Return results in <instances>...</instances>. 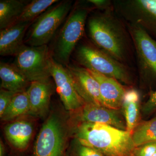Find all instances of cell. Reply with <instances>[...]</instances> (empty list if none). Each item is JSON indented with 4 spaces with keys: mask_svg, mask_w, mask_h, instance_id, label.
Segmentation results:
<instances>
[{
    "mask_svg": "<svg viewBox=\"0 0 156 156\" xmlns=\"http://www.w3.org/2000/svg\"><path fill=\"white\" fill-rule=\"evenodd\" d=\"M112 8L89 17V36L95 47L126 65L131 61L133 43L127 27L114 13Z\"/></svg>",
    "mask_w": 156,
    "mask_h": 156,
    "instance_id": "1",
    "label": "cell"
},
{
    "mask_svg": "<svg viewBox=\"0 0 156 156\" xmlns=\"http://www.w3.org/2000/svg\"><path fill=\"white\" fill-rule=\"evenodd\" d=\"M72 138L106 156H131L135 147L131 133L100 123H71Z\"/></svg>",
    "mask_w": 156,
    "mask_h": 156,
    "instance_id": "2",
    "label": "cell"
},
{
    "mask_svg": "<svg viewBox=\"0 0 156 156\" xmlns=\"http://www.w3.org/2000/svg\"><path fill=\"white\" fill-rule=\"evenodd\" d=\"M71 137L69 112L66 110L53 109L39 131L32 156H67Z\"/></svg>",
    "mask_w": 156,
    "mask_h": 156,
    "instance_id": "3",
    "label": "cell"
},
{
    "mask_svg": "<svg viewBox=\"0 0 156 156\" xmlns=\"http://www.w3.org/2000/svg\"><path fill=\"white\" fill-rule=\"evenodd\" d=\"M91 9L79 5L74 7L54 42L51 50L52 56L63 66L68 65L76 45L83 36L85 23Z\"/></svg>",
    "mask_w": 156,
    "mask_h": 156,
    "instance_id": "4",
    "label": "cell"
},
{
    "mask_svg": "<svg viewBox=\"0 0 156 156\" xmlns=\"http://www.w3.org/2000/svg\"><path fill=\"white\" fill-rule=\"evenodd\" d=\"M78 62L84 68L113 78L127 85L132 83L128 65L115 59L95 46L81 45L76 52Z\"/></svg>",
    "mask_w": 156,
    "mask_h": 156,
    "instance_id": "5",
    "label": "cell"
},
{
    "mask_svg": "<svg viewBox=\"0 0 156 156\" xmlns=\"http://www.w3.org/2000/svg\"><path fill=\"white\" fill-rule=\"evenodd\" d=\"M72 2L62 1L38 17L26 34L24 44L31 47L47 45L71 10Z\"/></svg>",
    "mask_w": 156,
    "mask_h": 156,
    "instance_id": "6",
    "label": "cell"
},
{
    "mask_svg": "<svg viewBox=\"0 0 156 156\" xmlns=\"http://www.w3.org/2000/svg\"><path fill=\"white\" fill-rule=\"evenodd\" d=\"M15 57L13 64L31 83L49 80L51 77L50 62L52 56L47 45H25Z\"/></svg>",
    "mask_w": 156,
    "mask_h": 156,
    "instance_id": "7",
    "label": "cell"
},
{
    "mask_svg": "<svg viewBox=\"0 0 156 156\" xmlns=\"http://www.w3.org/2000/svg\"><path fill=\"white\" fill-rule=\"evenodd\" d=\"M137 61L140 74L144 79L156 80V40L139 26L127 23Z\"/></svg>",
    "mask_w": 156,
    "mask_h": 156,
    "instance_id": "8",
    "label": "cell"
},
{
    "mask_svg": "<svg viewBox=\"0 0 156 156\" xmlns=\"http://www.w3.org/2000/svg\"><path fill=\"white\" fill-rule=\"evenodd\" d=\"M112 2L114 10L127 23L139 26L156 37V0H119Z\"/></svg>",
    "mask_w": 156,
    "mask_h": 156,
    "instance_id": "9",
    "label": "cell"
},
{
    "mask_svg": "<svg viewBox=\"0 0 156 156\" xmlns=\"http://www.w3.org/2000/svg\"><path fill=\"white\" fill-rule=\"evenodd\" d=\"M72 124L100 123L126 131V125L122 110H115L92 104L85 105L75 111L69 112Z\"/></svg>",
    "mask_w": 156,
    "mask_h": 156,
    "instance_id": "10",
    "label": "cell"
},
{
    "mask_svg": "<svg viewBox=\"0 0 156 156\" xmlns=\"http://www.w3.org/2000/svg\"><path fill=\"white\" fill-rule=\"evenodd\" d=\"M50 65L51 77L65 109L71 112L81 108L86 103L78 93L66 68L55 61L53 56Z\"/></svg>",
    "mask_w": 156,
    "mask_h": 156,
    "instance_id": "11",
    "label": "cell"
},
{
    "mask_svg": "<svg viewBox=\"0 0 156 156\" xmlns=\"http://www.w3.org/2000/svg\"><path fill=\"white\" fill-rule=\"evenodd\" d=\"M78 93L85 103L105 106L97 80L87 69L80 66H66Z\"/></svg>",
    "mask_w": 156,
    "mask_h": 156,
    "instance_id": "12",
    "label": "cell"
},
{
    "mask_svg": "<svg viewBox=\"0 0 156 156\" xmlns=\"http://www.w3.org/2000/svg\"><path fill=\"white\" fill-rule=\"evenodd\" d=\"M53 85L50 79L34 81L27 89L30 103L28 116L44 117L49 112Z\"/></svg>",
    "mask_w": 156,
    "mask_h": 156,
    "instance_id": "13",
    "label": "cell"
},
{
    "mask_svg": "<svg viewBox=\"0 0 156 156\" xmlns=\"http://www.w3.org/2000/svg\"><path fill=\"white\" fill-rule=\"evenodd\" d=\"M33 22H19L0 32V55L15 56L25 44L27 30Z\"/></svg>",
    "mask_w": 156,
    "mask_h": 156,
    "instance_id": "14",
    "label": "cell"
},
{
    "mask_svg": "<svg viewBox=\"0 0 156 156\" xmlns=\"http://www.w3.org/2000/svg\"><path fill=\"white\" fill-rule=\"evenodd\" d=\"M5 134L9 143L22 151L28 147L34 131L33 121L29 118H20L11 122L5 128Z\"/></svg>",
    "mask_w": 156,
    "mask_h": 156,
    "instance_id": "15",
    "label": "cell"
},
{
    "mask_svg": "<svg viewBox=\"0 0 156 156\" xmlns=\"http://www.w3.org/2000/svg\"><path fill=\"white\" fill-rule=\"evenodd\" d=\"M89 71L99 84L101 96L104 106L113 109H121L127 89L114 79Z\"/></svg>",
    "mask_w": 156,
    "mask_h": 156,
    "instance_id": "16",
    "label": "cell"
},
{
    "mask_svg": "<svg viewBox=\"0 0 156 156\" xmlns=\"http://www.w3.org/2000/svg\"><path fill=\"white\" fill-rule=\"evenodd\" d=\"M1 89L17 93L25 92L31 82L13 64L1 62L0 63Z\"/></svg>",
    "mask_w": 156,
    "mask_h": 156,
    "instance_id": "17",
    "label": "cell"
},
{
    "mask_svg": "<svg viewBox=\"0 0 156 156\" xmlns=\"http://www.w3.org/2000/svg\"><path fill=\"white\" fill-rule=\"evenodd\" d=\"M121 110L126 121V131L131 134L140 122V95L137 90L127 89Z\"/></svg>",
    "mask_w": 156,
    "mask_h": 156,
    "instance_id": "18",
    "label": "cell"
},
{
    "mask_svg": "<svg viewBox=\"0 0 156 156\" xmlns=\"http://www.w3.org/2000/svg\"><path fill=\"white\" fill-rule=\"evenodd\" d=\"M28 2L20 0H1L0 29L15 24Z\"/></svg>",
    "mask_w": 156,
    "mask_h": 156,
    "instance_id": "19",
    "label": "cell"
},
{
    "mask_svg": "<svg viewBox=\"0 0 156 156\" xmlns=\"http://www.w3.org/2000/svg\"><path fill=\"white\" fill-rule=\"evenodd\" d=\"M29 111V100L27 90L14 95L0 118L2 121L11 122L21 117L28 116Z\"/></svg>",
    "mask_w": 156,
    "mask_h": 156,
    "instance_id": "20",
    "label": "cell"
},
{
    "mask_svg": "<svg viewBox=\"0 0 156 156\" xmlns=\"http://www.w3.org/2000/svg\"><path fill=\"white\" fill-rule=\"evenodd\" d=\"M131 137L136 147L156 142V116L148 121L140 122L131 133Z\"/></svg>",
    "mask_w": 156,
    "mask_h": 156,
    "instance_id": "21",
    "label": "cell"
},
{
    "mask_svg": "<svg viewBox=\"0 0 156 156\" xmlns=\"http://www.w3.org/2000/svg\"><path fill=\"white\" fill-rule=\"evenodd\" d=\"M58 2L57 0H34L29 2L16 23L34 22L50 6Z\"/></svg>",
    "mask_w": 156,
    "mask_h": 156,
    "instance_id": "22",
    "label": "cell"
},
{
    "mask_svg": "<svg viewBox=\"0 0 156 156\" xmlns=\"http://www.w3.org/2000/svg\"><path fill=\"white\" fill-rule=\"evenodd\" d=\"M67 156H106L92 148L82 144L73 138L68 149Z\"/></svg>",
    "mask_w": 156,
    "mask_h": 156,
    "instance_id": "23",
    "label": "cell"
},
{
    "mask_svg": "<svg viewBox=\"0 0 156 156\" xmlns=\"http://www.w3.org/2000/svg\"><path fill=\"white\" fill-rule=\"evenodd\" d=\"M143 115H149L156 111V90L150 91L149 97L141 108Z\"/></svg>",
    "mask_w": 156,
    "mask_h": 156,
    "instance_id": "24",
    "label": "cell"
},
{
    "mask_svg": "<svg viewBox=\"0 0 156 156\" xmlns=\"http://www.w3.org/2000/svg\"><path fill=\"white\" fill-rule=\"evenodd\" d=\"M156 152V142H152L135 148L133 154L135 156H153Z\"/></svg>",
    "mask_w": 156,
    "mask_h": 156,
    "instance_id": "25",
    "label": "cell"
},
{
    "mask_svg": "<svg viewBox=\"0 0 156 156\" xmlns=\"http://www.w3.org/2000/svg\"><path fill=\"white\" fill-rule=\"evenodd\" d=\"M15 92L1 89L0 90V116L2 115L7 107L9 106L14 95Z\"/></svg>",
    "mask_w": 156,
    "mask_h": 156,
    "instance_id": "26",
    "label": "cell"
},
{
    "mask_svg": "<svg viewBox=\"0 0 156 156\" xmlns=\"http://www.w3.org/2000/svg\"><path fill=\"white\" fill-rule=\"evenodd\" d=\"M88 2L91 3L96 9L105 10L113 7V2L107 0H89Z\"/></svg>",
    "mask_w": 156,
    "mask_h": 156,
    "instance_id": "27",
    "label": "cell"
},
{
    "mask_svg": "<svg viewBox=\"0 0 156 156\" xmlns=\"http://www.w3.org/2000/svg\"><path fill=\"white\" fill-rule=\"evenodd\" d=\"M5 147L2 140L0 141V156H4L5 154Z\"/></svg>",
    "mask_w": 156,
    "mask_h": 156,
    "instance_id": "28",
    "label": "cell"
},
{
    "mask_svg": "<svg viewBox=\"0 0 156 156\" xmlns=\"http://www.w3.org/2000/svg\"><path fill=\"white\" fill-rule=\"evenodd\" d=\"M153 156H156V152L153 155Z\"/></svg>",
    "mask_w": 156,
    "mask_h": 156,
    "instance_id": "29",
    "label": "cell"
},
{
    "mask_svg": "<svg viewBox=\"0 0 156 156\" xmlns=\"http://www.w3.org/2000/svg\"><path fill=\"white\" fill-rule=\"evenodd\" d=\"M131 156H134V155L132 154V155H131Z\"/></svg>",
    "mask_w": 156,
    "mask_h": 156,
    "instance_id": "30",
    "label": "cell"
}]
</instances>
